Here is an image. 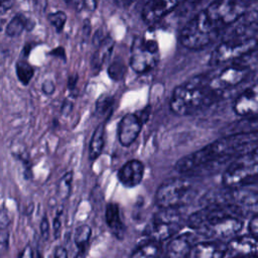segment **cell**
Returning <instances> with one entry per match:
<instances>
[{"label": "cell", "mask_w": 258, "mask_h": 258, "mask_svg": "<svg viewBox=\"0 0 258 258\" xmlns=\"http://www.w3.org/2000/svg\"><path fill=\"white\" fill-rule=\"evenodd\" d=\"M62 211L59 210L57 212V214L55 215L54 217V220H53V234H54V237L57 238L59 236V233H60V228H61V223H60V215H61Z\"/></svg>", "instance_id": "cell-32"}, {"label": "cell", "mask_w": 258, "mask_h": 258, "mask_svg": "<svg viewBox=\"0 0 258 258\" xmlns=\"http://www.w3.org/2000/svg\"><path fill=\"white\" fill-rule=\"evenodd\" d=\"M219 33L203 11H200L181 29L179 41L188 49H202L213 42Z\"/></svg>", "instance_id": "cell-6"}, {"label": "cell", "mask_w": 258, "mask_h": 258, "mask_svg": "<svg viewBox=\"0 0 258 258\" xmlns=\"http://www.w3.org/2000/svg\"><path fill=\"white\" fill-rule=\"evenodd\" d=\"M78 80H79V76L78 74H73L69 77L68 79V88L71 92L75 91L76 90V87H77V83H78Z\"/></svg>", "instance_id": "cell-37"}, {"label": "cell", "mask_w": 258, "mask_h": 258, "mask_svg": "<svg viewBox=\"0 0 258 258\" xmlns=\"http://www.w3.org/2000/svg\"><path fill=\"white\" fill-rule=\"evenodd\" d=\"M41 90L45 95H51L55 90V85L51 80H45L41 84Z\"/></svg>", "instance_id": "cell-31"}, {"label": "cell", "mask_w": 258, "mask_h": 258, "mask_svg": "<svg viewBox=\"0 0 258 258\" xmlns=\"http://www.w3.org/2000/svg\"><path fill=\"white\" fill-rule=\"evenodd\" d=\"M258 43L256 38L241 36H225L222 42L213 50L210 63L212 66L235 61L249 53Z\"/></svg>", "instance_id": "cell-9"}, {"label": "cell", "mask_w": 258, "mask_h": 258, "mask_svg": "<svg viewBox=\"0 0 258 258\" xmlns=\"http://www.w3.org/2000/svg\"><path fill=\"white\" fill-rule=\"evenodd\" d=\"M120 6H130L131 4H133L136 0H115Z\"/></svg>", "instance_id": "cell-43"}, {"label": "cell", "mask_w": 258, "mask_h": 258, "mask_svg": "<svg viewBox=\"0 0 258 258\" xmlns=\"http://www.w3.org/2000/svg\"><path fill=\"white\" fill-rule=\"evenodd\" d=\"M197 195L194 184L185 178L173 177L163 181L155 194V203L160 209H178L191 203Z\"/></svg>", "instance_id": "cell-5"}, {"label": "cell", "mask_w": 258, "mask_h": 258, "mask_svg": "<svg viewBox=\"0 0 258 258\" xmlns=\"http://www.w3.org/2000/svg\"><path fill=\"white\" fill-rule=\"evenodd\" d=\"M39 229H40V234L42 236V238L44 240L48 239L49 237V223H48V220H47V217L46 215H44L40 221V226H39Z\"/></svg>", "instance_id": "cell-30"}, {"label": "cell", "mask_w": 258, "mask_h": 258, "mask_svg": "<svg viewBox=\"0 0 258 258\" xmlns=\"http://www.w3.org/2000/svg\"><path fill=\"white\" fill-rule=\"evenodd\" d=\"M235 113L242 117H249L258 114V83L243 91L234 101Z\"/></svg>", "instance_id": "cell-14"}, {"label": "cell", "mask_w": 258, "mask_h": 258, "mask_svg": "<svg viewBox=\"0 0 258 258\" xmlns=\"http://www.w3.org/2000/svg\"><path fill=\"white\" fill-rule=\"evenodd\" d=\"M159 59V46L155 37L144 34L136 37L132 43L129 66L137 74L152 70Z\"/></svg>", "instance_id": "cell-8"}, {"label": "cell", "mask_w": 258, "mask_h": 258, "mask_svg": "<svg viewBox=\"0 0 258 258\" xmlns=\"http://www.w3.org/2000/svg\"><path fill=\"white\" fill-rule=\"evenodd\" d=\"M161 252L160 242L149 239L139 244L130 254L131 257L139 258V257H155L158 256Z\"/></svg>", "instance_id": "cell-23"}, {"label": "cell", "mask_w": 258, "mask_h": 258, "mask_svg": "<svg viewBox=\"0 0 258 258\" xmlns=\"http://www.w3.org/2000/svg\"><path fill=\"white\" fill-rule=\"evenodd\" d=\"M104 137H105V123H101L96 127L89 145V157L92 161L97 159L101 155L104 148V143H105Z\"/></svg>", "instance_id": "cell-21"}, {"label": "cell", "mask_w": 258, "mask_h": 258, "mask_svg": "<svg viewBox=\"0 0 258 258\" xmlns=\"http://www.w3.org/2000/svg\"><path fill=\"white\" fill-rule=\"evenodd\" d=\"M209 83V78L200 75L175 87L169 101L170 111L175 115H188L218 100L222 92L211 88Z\"/></svg>", "instance_id": "cell-3"}, {"label": "cell", "mask_w": 258, "mask_h": 258, "mask_svg": "<svg viewBox=\"0 0 258 258\" xmlns=\"http://www.w3.org/2000/svg\"><path fill=\"white\" fill-rule=\"evenodd\" d=\"M47 19L49 23L54 27L56 32H60L62 28L64 27L66 21H67V15L63 11H55L53 13L48 14Z\"/></svg>", "instance_id": "cell-28"}, {"label": "cell", "mask_w": 258, "mask_h": 258, "mask_svg": "<svg viewBox=\"0 0 258 258\" xmlns=\"http://www.w3.org/2000/svg\"><path fill=\"white\" fill-rule=\"evenodd\" d=\"M227 253V244L221 240L205 241L194 244L189 257L194 258H220L225 257Z\"/></svg>", "instance_id": "cell-17"}, {"label": "cell", "mask_w": 258, "mask_h": 258, "mask_svg": "<svg viewBox=\"0 0 258 258\" xmlns=\"http://www.w3.org/2000/svg\"><path fill=\"white\" fill-rule=\"evenodd\" d=\"M1 247L2 249H7L9 246V233L7 230H5V228H1Z\"/></svg>", "instance_id": "cell-36"}, {"label": "cell", "mask_w": 258, "mask_h": 258, "mask_svg": "<svg viewBox=\"0 0 258 258\" xmlns=\"http://www.w3.org/2000/svg\"><path fill=\"white\" fill-rule=\"evenodd\" d=\"M144 170L145 168L142 161L131 159L119 168L117 177L125 187H135L142 181Z\"/></svg>", "instance_id": "cell-16"}, {"label": "cell", "mask_w": 258, "mask_h": 258, "mask_svg": "<svg viewBox=\"0 0 258 258\" xmlns=\"http://www.w3.org/2000/svg\"><path fill=\"white\" fill-rule=\"evenodd\" d=\"M54 256L58 258L68 257V250L63 246H57L54 250Z\"/></svg>", "instance_id": "cell-39"}, {"label": "cell", "mask_w": 258, "mask_h": 258, "mask_svg": "<svg viewBox=\"0 0 258 258\" xmlns=\"http://www.w3.org/2000/svg\"><path fill=\"white\" fill-rule=\"evenodd\" d=\"M18 256L22 257V258H24V257H32L33 256V250H32V248L29 245H27Z\"/></svg>", "instance_id": "cell-40"}, {"label": "cell", "mask_w": 258, "mask_h": 258, "mask_svg": "<svg viewBox=\"0 0 258 258\" xmlns=\"http://www.w3.org/2000/svg\"><path fill=\"white\" fill-rule=\"evenodd\" d=\"M8 214L6 213L5 209L3 208L1 211V228H6V226L8 225Z\"/></svg>", "instance_id": "cell-41"}, {"label": "cell", "mask_w": 258, "mask_h": 258, "mask_svg": "<svg viewBox=\"0 0 258 258\" xmlns=\"http://www.w3.org/2000/svg\"><path fill=\"white\" fill-rule=\"evenodd\" d=\"M125 72H126V67L124 62L120 59L114 60L108 68V75L115 82L120 81L124 77Z\"/></svg>", "instance_id": "cell-27"}, {"label": "cell", "mask_w": 258, "mask_h": 258, "mask_svg": "<svg viewBox=\"0 0 258 258\" xmlns=\"http://www.w3.org/2000/svg\"><path fill=\"white\" fill-rule=\"evenodd\" d=\"M249 74V68L239 62L225 68L218 75L210 78V86L214 90L223 92L240 84Z\"/></svg>", "instance_id": "cell-11"}, {"label": "cell", "mask_w": 258, "mask_h": 258, "mask_svg": "<svg viewBox=\"0 0 258 258\" xmlns=\"http://www.w3.org/2000/svg\"><path fill=\"white\" fill-rule=\"evenodd\" d=\"M17 79L22 85H28L34 75L33 67L26 60H19L15 66Z\"/></svg>", "instance_id": "cell-26"}, {"label": "cell", "mask_w": 258, "mask_h": 258, "mask_svg": "<svg viewBox=\"0 0 258 258\" xmlns=\"http://www.w3.org/2000/svg\"><path fill=\"white\" fill-rule=\"evenodd\" d=\"M73 107H74L73 102H71L70 100L66 99V100L62 102V105H61V108H60V113H61V115L68 116V115L72 112Z\"/></svg>", "instance_id": "cell-35"}, {"label": "cell", "mask_w": 258, "mask_h": 258, "mask_svg": "<svg viewBox=\"0 0 258 258\" xmlns=\"http://www.w3.org/2000/svg\"><path fill=\"white\" fill-rule=\"evenodd\" d=\"M246 7V0H214L202 11L213 26L221 32L244 15Z\"/></svg>", "instance_id": "cell-7"}, {"label": "cell", "mask_w": 258, "mask_h": 258, "mask_svg": "<svg viewBox=\"0 0 258 258\" xmlns=\"http://www.w3.org/2000/svg\"><path fill=\"white\" fill-rule=\"evenodd\" d=\"M258 142V132L227 134L205 147L179 158L174 168L180 173L197 170L209 164L227 160L228 158L243 153L251 145Z\"/></svg>", "instance_id": "cell-2"}, {"label": "cell", "mask_w": 258, "mask_h": 258, "mask_svg": "<svg viewBox=\"0 0 258 258\" xmlns=\"http://www.w3.org/2000/svg\"><path fill=\"white\" fill-rule=\"evenodd\" d=\"M113 47H114V40L110 36L105 37L99 42L97 49L94 52L91 59V68L94 73L98 74L100 72L104 62H106L108 58L111 56Z\"/></svg>", "instance_id": "cell-20"}, {"label": "cell", "mask_w": 258, "mask_h": 258, "mask_svg": "<svg viewBox=\"0 0 258 258\" xmlns=\"http://www.w3.org/2000/svg\"><path fill=\"white\" fill-rule=\"evenodd\" d=\"M51 54H54L58 57H61L63 60H66V52H64V49L62 47H57V48H54L52 51H50Z\"/></svg>", "instance_id": "cell-42"}, {"label": "cell", "mask_w": 258, "mask_h": 258, "mask_svg": "<svg viewBox=\"0 0 258 258\" xmlns=\"http://www.w3.org/2000/svg\"><path fill=\"white\" fill-rule=\"evenodd\" d=\"M226 256H258V237L251 233L235 236L227 244Z\"/></svg>", "instance_id": "cell-15"}, {"label": "cell", "mask_w": 258, "mask_h": 258, "mask_svg": "<svg viewBox=\"0 0 258 258\" xmlns=\"http://www.w3.org/2000/svg\"><path fill=\"white\" fill-rule=\"evenodd\" d=\"M183 0H146L142 9L144 22L153 24L161 20Z\"/></svg>", "instance_id": "cell-13"}, {"label": "cell", "mask_w": 258, "mask_h": 258, "mask_svg": "<svg viewBox=\"0 0 258 258\" xmlns=\"http://www.w3.org/2000/svg\"><path fill=\"white\" fill-rule=\"evenodd\" d=\"M243 208L233 203H210L190 214L186 224L203 236L214 240L234 238L243 227Z\"/></svg>", "instance_id": "cell-1"}, {"label": "cell", "mask_w": 258, "mask_h": 258, "mask_svg": "<svg viewBox=\"0 0 258 258\" xmlns=\"http://www.w3.org/2000/svg\"><path fill=\"white\" fill-rule=\"evenodd\" d=\"M73 176L74 172L72 170L66 172L56 184V194L57 197L61 200H67L72 192V184H73Z\"/></svg>", "instance_id": "cell-25"}, {"label": "cell", "mask_w": 258, "mask_h": 258, "mask_svg": "<svg viewBox=\"0 0 258 258\" xmlns=\"http://www.w3.org/2000/svg\"><path fill=\"white\" fill-rule=\"evenodd\" d=\"M181 228L180 218L175 209H161L145 227L144 235L149 239L163 242L177 235Z\"/></svg>", "instance_id": "cell-10"}, {"label": "cell", "mask_w": 258, "mask_h": 258, "mask_svg": "<svg viewBox=\"0 0 258 258\" xmlns=\"http://www.w3.org/2000/svg\"><path fill=\"white\" fill-rule=\"evenodd\" d=\"M249 232L258 237V213L249 222Z\"/></svg>", "instance_id": "cell-33"}, {"label": "cell", "mask_w": 258, "mask_h": 258, "mask_svg": "<svg viewBox=\"0 0 258 258\" xmlns=\"http://www.w3.org/2000/svg\"><path fill=\"white\" fill-rule=\"evenodd\" d=\"M143 121L137 112L125 114L118 124V140L123 146H130L138 137Z\"/></svg>", "instance_id": "cell-12"}, {"label": "cell", "mask_w": 258, "mask_h": 258, "mask_svg": "<svg viewBox=\"0 0 258 258\" xmlns=\"http://www.w3.org/2000/svg\"><path fill=\"white\" fill-rule=\"evenodd\" d=\"M222 181L227 187L258 184V146L239 154L224 171Z\"/></svg>", "instance_id": "cell-4"}, {"label": "cell", "mask_w": 258, "mask_h": 258, "mask_svg": "<svg viewBox=\"0 0 258 258\" xmlns=\"http://www.w3.org/2000/svg\"><path fill=\"white\" fill-rule=\"evenodd\" d=\"M33 28V22L23 14L15 15L6 26V34L11 37L20 35L23 30H31Z\"/></svg>", "instance_id": "cell-22"}, {"label": "cell", "mask_w": 258, "mask_h": 258, "mask_svg": "<svg viewBox=\"0 0 258 258\" xmlns=\"http://www.w3.org/2000/svg\"><path fill=\"white\" fill-rule=\"evenodd\" d=\"M114 98L109 95H102L96 101V112L99 115L105 114L113 105Z\"/></svg>", "instance_id": "cell-29"}, {"label": "cell", "mask_w": 258, "mask_h": 258, "mask_svg": "<svg viewBox=\"0 0 258 258\" xmlns=\"http://www.w3.org/2000/svg\"><path fill=\"white\" fill-rule=\"evenodd\" d=\"M136 112H137V114L139 115L140 119H141V120L143 121V123L145 124V123L148 121L149 116H150V114H151V107L148 105V106L144 107L143 109H141V110H139V111H136Z\"/></svg>", "instance_id": "cell-34"}, {"label": "cell", "mask_w": 258, "mask_h": 258, "mask_svg": "<svg viewBox=\"0 0 258 258\" xmlns=\"http://www.w3.org/2000/svg\"><path fill=\"white\" fill-rule=\"evenodd\" d=\"M14 4V0H1V13L4 14L6 11L10 10Z\"/></svg>", "instance_id": "cell-38"}, {"label": "cell", "mask_w": 258, "mask_h": 258, "mask_svg": "<svg viewBox=\"0 0 258 258\" xmlns=\"http://www.w3.org/2000/svg\"><path fill=\"white\" fill-rule=\"evenodd\" d=\"M194 237L190 233H182L172 237L167 245L166 255L173 258L187 257L194 246Z\"/></svg>", "instance_id": "cell-18"}, {"label": "cell", "mask_w": 258, "mask_h": 258, "mask_svg": "<svg viewBox=\"0 0 258 258\" xmlns=\"http://www.w3.org/2000/svg\"><path fill=\"white\" fill-rule=\"evenodd\" d=\"M105 221L112 234L118 240H122L125 235V225L121 217L120 207L117 203L110 202L106 205Z\"/></svg>", "instance_id": "cell-19"}, {"label": "cell", "mask_w": 258, "mask_h": 258, "mask_svg": "<svg viewBox=\"0 0 258 258\" xmlns=\"http://www.w3.org/2000/svg\"><path fill=\"white\" fill-rule=\"evenodd\" d=\"M92 229L89 225H81L79 226L74 235V242L76 247L78 248V255H85L87 252V248L89 245V241L91 238Z\"/></svg>", "instance_id": "cell-24"}]
</instances>
